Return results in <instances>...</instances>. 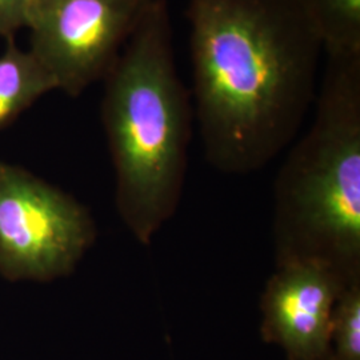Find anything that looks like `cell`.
Returning a JSON list of instances; mask_svg holds the SVG:
<instances>
[{
    "mask_svg": "<svg viewBox=\"0 0 360 360\" xmlns=\"http://www.w3.org/2000/svg\"><path fill=\"white\" fill-rule=\"evenodd\" d=\"M154 0H34L31 49L56 90L77 96L115 63Z\"/></svg>",
    "mask_w": 360,
    "mask_h": 360,
    "instance_id": "5",
    "label": "cell"
},
{
    "mask_svg": "<svg viewBox=\"0 0 360 360\" xmlns=\"http://www.w3.org/2000/svg\"><path fill=\"white\" fill-rule=\"evenodd\" d=\"M345 283L316 262L275 266L260 295L264 342L283 348L288 360H331V321Z\"/></svg>",
    "mask_w": 360,
    "mask_h": 360,
    "instance_id": "6",
    "label": "cell"
},
{
    "mask_svg": "<svg viewBox=\"0 0 360 360\" xmlns=\"http://www.w3.org/2000/svg\"><path fill=\"white\" fill-rule=\"evenodd\" d=\"M331 360H360V281L343 288L331 321Z\"/></svg>",
    "mask_w": 360,
    "mask_h": 360,
    "instance_id": "9",
    "label": "cell"
},
{
    "mask_svg": "<svg viewBox=\"0 0 360 360\" xmlns=\"http://www.w3.org/2000/svg\"><path fill=\"white\" fill-rule=\"evenodd\" d=\"M34 0H0V35L13 38L26 28L27 16Z\"/></svg>",
    "mask_w": 360,
    "mask_h": 360,
    "instance_id": "10",
    "label": "cell"
},
{
    "mask_svg": "<svg viewBox=\"0 0 360 360\" xmlns=\"http://www.w3.org/2000/svg\"><path fill=\"white\" fill-rule=\"evenodd\" d=\"M104 79L116 206L135 239L148 245L179 207L193 132L166 0L153 1Z\"/></svg>",
    "mask_w": 360,
    "mask_h": 360,
    "instance_id": "2",
    "label": "cell"
},
{
    "mask_svg": "<svg viewBox=\"0 0 360 360\" xmlns=\"http://www.w3.org/2000/svg\"><path fill=\"white\" fill-rule=\"evenodd\" d=\"M327 56L360 55V0H297Z\"/></svg>",
    "mask_w": 360,
    "mask_h": 360,
    "instance_id": "8",
    "label": "cell"
},
{
    "mask_svg": "<svg viewBox=\"0 0 360 360\" xmlns=\"http://www.w3.org/2000/svg\"><path fill=\"white\" fill-rule=\"evenodd\" d=\"M193 114L207 162L266 167L315 103L323 46L297 0H188Z\"/></svg>",
    "mask_w": 360,
    "mask_h": 360,
    "instance_id": "1",
    "label": "cell"
},
{
    "mask_svg": "<svg viewBox=\"0 0 360 360\" xmlns=\"http://www.w3.org/2000/svg\"><path fill=\"white\" fill-rule=\"evenodd\" d=\"M52 90L56 83L38 58L20 50L15 39H7L0 56V129Z\"/></svg>",
    "mask_w": 360,
    "mask_h": 360,
    "instance_id": "7",
    "label": "cell"
},
{
    "mask_svg": "<svg viewBox=\"0 0 360 360\" xmlns=\"http://www.w3.org/2000/svg\"><path fill=\"white\" fill-rule=\"evenodd\" d=\"M327 58L314 122L274 184V257L349 284L360 281V55Z\"/></svg>",
    "mask_w": 360,
    "mask_h": 360,
    "instance_id": "3",
    "label": "cell"
},
{
    "mask_svg": "<svg viewBox=\"0 0 360 360\" xmlns=\"http://www.w3.org/2000/svg\"><path fill=\"white\" fill-rule=\"evenodd\" d=\"M95 236L87 211L68 195L0 163V272L50 281L77 267Z\"/></svg>",
    "mask_w": 360,
    "mask_h": 360,
    "instance_id": "4",
    "label": "cell"
}]
</instances>
